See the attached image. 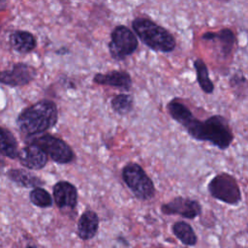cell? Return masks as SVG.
<instances>
[{
  "mask_svg": "<svg viewBox=\"0 0 248 248\" xmlns=\"http://www.w3.org/2000/svg\"><path fill=\"white\" fill-rule=\"evenodd\" d=\"M7 176L10 180L24 188L34 189L45 184V181L42 180L41 177L22 169H12L7 171Z\"/></svg>",
  "mask_w": 248,
  "mask_h": 248,
  "instance_id": "2e32d148",
  "label": "cell"
},
{
  "mask_svg": "<svg viewBox=\"0 0 248 248\" xmlns=\"http://www.w3.org/2000/svg\"><path fill=\"white\" fill-rule=\"evenodd\" d=\"M70 52L69 48L66 47V46H61L59 49L56 50V53L57 54H60V55H64V54H68Z\"/></svg>",
  "mask_w": 248,
  "mask_h": 248,
  "instance_id": "603a6c76",
  "label": "cell"
},
{
  "mask_svg": "<svg viewBox=\"0 0 248 248\" xmlns=\"http://www.w3.org/2000/svg\"><path fill=\"white\" fill-rule=\"evenodd\" d=\"M132 29L137 38L156 52H171L176 46L174 36L165 27L142 16L132 20ZM138 39V40H139Z\"/></svg>",
  "mask_w": 248,
  "mask_h": 248,
  "instance_id": "3957f363",
  "label": "cell"
},
{
  "mask_svg": "<svg viewBox=\"0 0 248 248\" xmlns=\"http://www.w3.org/2000/svg\"><path fill=\"white\" fill-rule=\"evenodd\" d=\"M202 40L218 44L223 56H229L235 45V35L230 28H223L218 32H205L202 35Z\"/></svg>",
  "mask_w": 248,
  "mask_h": 248,
  "instance_id": "5bb4252c",
  "label": "cell"
},
{
  "mask_svg": "<svg viewBox=\"0 0 248 248\" xmlns=\"http://www.w3.org/2000/svg\"><path fill=\"white\" fill-rule=\"evenodd\" d=\"M58 121V109L53 101L41 100L24 108L16 118L21 133L34 137L53 128Z\"/></svg>",
  "mask_w": 248,
  "mask_h": 248,
  "instance_id": "7a4b0ae2",
  "label": "cell"
},
{
  "mask_svg": "<svg viewBox=\"0 0 248 248\" xmlns=\"http://www.w3.org/2000/svg\"><path fill=\"white\" fill-rule=\"evenodd\" d=\"M209 195L222 202L237 205L241 200V190L235 177L228 172H220L213 176L207 184Z\"/></svg>",
  "mask_w": 248,
  "mask_h": 248,
  "instance_id": "5b68a950",
  "label": "cell"
},
{
  "mask_svg": "<svg viewBox=\"0 0 248 248\" xmlns=\"http://www.w3.org/2000/svg\"><path fill=\"white\" fill-rule=\"evenodd\" d=\"M0 155L11 159L17 158L18 143L16 137L8 129L0 126Z\"/></svg>",
  "mask_w": 248,
  "mask_h": 248,
  "instance_id": "e0dca14e",
  "label": "cell"
},
{
  "mask_svg": "<svg viewBox=\"0 0 248 248\" xmlns=\"http://www.w3.org/2000/svg\"><path fill=\"white\" fill-rule=\"evenodd\" d=\"M139 46V40L135 33L125 25L115 26L110 33V42L108 45L112 59L121 61L132 55Z\"/></svg>",
  "mask_w": 248,
  "mask_h": 248,
  "instance_id": "52a82bcc",
  "label": "cell"
},
{
  "mask_svg": "<svg viewBox=\"0 0 248 248\" xmlns=\"http://www.w3.org/2000/svg\"><path fill=\"white\" fill-rule=\"evenodd\" d=\"M93 81L100 85H107L124 91H129L133 84L131 75L124 70H112L106 74L97 73Z\"/></svg>",
  "mask_w": 248,
  "mask_h": 248,
  "instance_id": "7c38bea8",
  "label": "cell"
},
{
  "mask_svg": "<svg viewBox=\"0 0 248 248\" xmlns=\"http://www.w3.org/2000/svg\"><path fill=\"white\" fill-rule=\"evenodd\" d=\"M121 177L133 195L140 201H148L154 198L156 189L152 179L148 176L140 165L129 162L121 170Z\"/></svg>",
  "mask_w": 248,
  "mask_h": 248,
  "instance_id": "277c9868",
  "label": "cell"
},
{
  "mask_svg": "<svg viewBox=\"0 0 248 248\" xmlns=\"http://www.w3.org/2000/svg\"><path fill=\"white\" fill-rule=\"evenodd\" d=\"M4 167H5V162H4V160L2 159V157H1V155H0V172H1V170L4 169Z\"/></svg>",
  "mask_w": 248,
  "mask_h": 248,
  "instance_id": "d4e9b609",
  "label": "cell"
},
{
  "mask_svg": "<svg viewBox=\"0 0 248 248\" xmlns=\"http://www.w3.org/2000/svg\"><path fill=\"white\" fill-rule=\"evenodd\" d=\"M37 77V70L26 63L18 62L13 65L11 70L0 71V83L11 87L24 86Z\"/></svg>",
  "mask_w": 248,
  "mask_h": 248,
  "instance_id": "9c48e42d",
  "label": "cell"
},
{
  "mask_svg": "<svg viewBox=\"0 0 248 248\" xmlns=\"http://www.w3.org/2000/svg\"><path fill=\"white\" fill-rule=\"evenodd\" d=\"M230 86L232 87V89L233 90L234 95L237 98H245L246 96V83H247V79L245 78V76L243 75V73L241 71H238L236 73H234L231 78H230Z\"/></svg>",
  "mask_w": 248,
  "mask_h": 248,
  "instance_id": "7402d4cb",
  "label": "cell"
},
{
  "mask_svg": "<svg viewBox=\"0 0 248 248\" xmlns=\"http://www.w3.org/2000/svg\"><path fill=\"white\" fill-rule=\"evenodd\" d=\"M25 248H37V247H35V246H27Z\"/></svg>",
  "mask_w": 248,
  "mask_h": 248,
  "instance_id": "484cf974",
  "label": "cell"
},
{
  "mask_svg": "<svg viewBox=\"0 0 248 248\" xmlns=\"http://www.w3.org/2000/svg\"><path fill=\"white\" fill-rule=\"evenodd\" d=\"M17 158L23 167L33 170L45 168L48 160L45 151L32 143H27L26 146L18 150Z\"/></svg>",
  "mask_w": 248,
  "mask_h": 248,
  "instance_id": "8fae6325",
  "label": "cell"
},
{
  "mask_svg": "<svg viewBox=\"0 0 248 248\" xmlns=\"http://www.w3.org/2000/svg\"><path fill=\"white\" fill-rule=\"evenodd\" d=\"M7 2L4 1V0H0V11H3L7 8Z\"/></svg>",
  "mask_w": 248,
  "mask_h": 248,
  "instance_id": "cb8c5ba5",
  "label": "cell"
},
{
  "mask_svg": "<svg viewBox=\"0 0 248 248\" xmlns=\"http://www.w3.org/2000/svg\"><path fill=\"white\" fill-rule=\"evenodd\" d=\"M27 143L39 146L52 161L60 165H67L74 162L76 155L72 147L62 139L50 134H43L38 137H31Z\"/></svg>",
  "mask_w": 248,
  "mask_h": 248,
  "instance_id": "8992f818",
  "label": "cell"
},
{
  "mask_svg": "<svg viewBox=\"0 0 248 248\" xmlns=\"http://www.w3.org/2000/svg\"><path fill=\"white\" fill-rule=\"evenodd\" d=\"M174 236L186 246H195L198 242V236L192 226L185 221H177L171 227Z\"/></svg>",
  "mask_w": 248,
  "mask_h": 248,
  "instance_id": "ac0fdd59",
  "label": "cell"
},
{
  "mask_svg": "<svg viewBox=\"0 0 248 248\" xmlns=\"http://www.w3.org/2000/svg\"><path fill=\"white\" fill-rule=\"evenodd\" d=\"M161 212L165 215H179L186 219H195L202 214V204L194 199L175 197L170 202L161 204Z\"/></svg>",
  "mask_w": 248,
  "mask_h": 248,
  "instance_id": "ba28073f",
  "label": "cell"
},
{
  "mask_svg": "<svg viewBox=\"0 0 248 248\" xmlns=\"http://www.w3.org/2000/svg\"><path fill=\"white\" fill-rule=\"evenodd\" d=\"M112 110L118 115H127L134 108V97L128 93H120L110 100Z\"/></svg>",
  "mask_w": 248,
  "mask_h": 248,
  "instance_id": "ffe728a7",
  "label": "cell"
},
{
  "mask_svg": "<svg viewBox=\"0 0 248 248\" xmlns=\"http://www.w3.org/2000/svg\"><path fill=\"white\" fill-rule=\"evenodd\" d=\"M10 44L16 51L29 53L37 46V40L29 31L16 30L10 35Z\"/></svg>",
  "mask_w": 248,
  "mask_h": 248,
  "instance_id": "9a60e30c",
  "label": "cell"
},
{
  "mask_svg": "<svg viewBox=\"0 0 248 248\" xmlns=\"http://www.w3.org/2000/svg\"><path fill=\"white\" fill-rule=\"evenodd\" d=\"M29 200L32 204L40 208H48L53 204L51 195L43 187H37L29 193Z\"/></svg>",
  "mask_w": 248,
  "mask_h": 248,
  "instance_id": "44dd1931",
  "label": "cell"
},
{
  "mask_svg": "<svg viewBox=\"0 0 248 248\" xmlns=\"http://www.w3.org/2000/svg\"><path fill=\"white\" fill-rule=\"evenodd\" d=\"M167 111L196 140L208 141L221 150L230 147L233 140L232 129L222 115L214 114L204 120L198 119L191 109L177 98L167 104Z\"/></svg>",
  "mask_w": 248,
  "mask_h": 248,
  "instance_id": "6da1fadb",
  "label": "cell"
},
{
  "mask_svg": "<svg viewBox=\"0 0 248 248\" xmlns=\"http://www.w3.org/2000/svg\"><path fill=\"white\" fill-rule=\"evenodd\" d=\"M194 68L196 70L197 81L201 89L206 94H212L214 91V83L209 78L208 68L202 58H197L194 61Z\"/></svg>",
  "mask_w": 248,
  "mask_h": 248,
  "instance_id": "d6986e66",
  "label": "cell"
},
{
  "mask_svg": "<svg viewBox=\"0 0 248 248\" xmlns=\"http://www.w3.org/2000/svg\"><path fill=\"white\" fill-rule=\"evenodd\" d=\"M52 200L61 210H73L78 205V189L69 181L60 180L56 182L52 187Z\"/></svg>",
  "mask_w": 248,
  "mask_h": 248,
  "instance_id": "30bf717a",
  "label": "cell"
},
{
  "mask_svg": "<svg viewBox=\"0 0 248 248\" xmlns=\"http://www.w3.org/2000/svg\"><path fill=\"white\" fill-rule=\"evenodd\" d=\"M100 219L98 214L91 209H87L79 216L77 224V234L81 240H90L98 232Z\"/></svg>",
  "mask_w": 248,
  "mask_h": 248,
  "instance_id": "4fadbf2b",
  "label": "cell"
}]
</instances>
